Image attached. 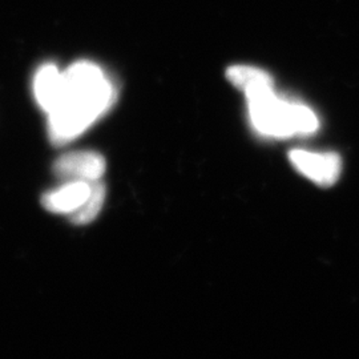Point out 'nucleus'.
Instances as JSON below:
<instances>
[{"mask_svg":"<svg viewBox=\"0 0 359 359\" xmlns=\"http://www.w3.org/2000/svg\"><path fill=\"white\" fill-rule=\"evenodd\" d=\"M63 75V99L48 114V136L56 147L75 140L108 111L116 99L112 83L90 62H77Z\"/></svg>","mask_w":359,"mask_h":359,"instance_id":"f257e3e1","label":"nucleus"},{"mask_svg":"<svg viewBox=\"0 0 359 359\" xmlns=\"http://www.w3.org/2000/svg\"><path fill=\"white\" fill-rule=\"evenodd\" d=\"M246 99L252 124L265 136L286 139L310 135L320 126L318 117L309 107L285 102L277 96L274 87L252 92Z\"/></svg>","mask_w":359,"mask_h":359,"instance_id":"f03ea898","label":"nucleus"},{"mask_svg":"<svg viewBox=\"0 0 359 359\" xmlns=\"http://www.w3.org/2000/svg\"><path fill=\"white\" fill-rule=\"evenodd\" d=\"M107 163L102 154L93 151L68 152L57 157L52 170L57 179L63 181L95 182L104 176Z\"/></svg>","mask_w":359,"mask_h":359,"instance_id":"7ed1b4c3","label":"nucleus"},{"mask_svg":"<svg viewBox=\"0 0 359 359\" xmlns=\"http://www.w3.org/2000/svg\"><path fill=\"white\" fill-rule=\"evenodd\" d=\"M289 158L295 169L317 185L332 187L342 170L341 157L337 154H318L304 149H293Z\"/></svg>","mask_w":359,"mask_h":359,"instance_id":"20e7f679","label":"nucleus"},{"mask_svg":"<svg viewBox=\"0 0 359 359\" xmlns=\"http://www.w3.org/2000/svg\"><path fill=\"white\" fill-rule=\"evenodd\" d=\"M90 194V182L67 181L60 188L44 193L41 205L55 215L69 216L86 203Z\"/></svg>","mask_w":359,"mask_h":359,"instance_id":"39448f33","label":"nucleus"},{"mask_svg":"<svg viewBox=\"0 0 359 359\" xmlns=\"http://www.w3.org/2000/svg\"><path fill=\"white\" fill-rule=\"evenodd\" d=\"M34 93L41 109L51 114L65 95V75L55 65H41L34 79Z\"/></svg>","mask_w":359,"mask_h":359,"instance_id":"423d86ee","label":"nucleus"},{"mask_svg":"<svg viewBox=\"0 0 359 359\" xmlns=\"http://www.w3.org/2000/svg\"><path fill=\"white\" fill-rule=\"evenodd\" d=\"M226 79L236 88L243 90L244 93L257 87L274 84L273 79L266 71L252 65H233L226 71Z\"/></svg>","mask_w":359,"mask_h":359,"instance_id":"0eeeda50","label":"nucleus"},{"mask_svg":"<svg viewBox=\"0 0 359 359\" xmlns=\"http://www.w3.org/2000/svg\"><path fill=\"white\" fill-rule=\"evenodd\" d=\"M105 194H107V191H105L104 182H102L100 180L90 182V197L77 210L68 216L69 221L79 226L88 225L92 221H95L103 209Z\"/></svg>","mask_w":359,"mask_h":359,"instance_id":"6e6552de","label":"nucleus"}]
</instances>
